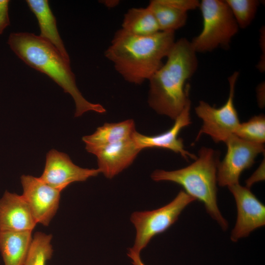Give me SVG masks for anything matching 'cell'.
<instances>
[{
	"mask_svg": "<svg viewBox=\"0 0 265 265\" xmlns=\"http://www.w3.org/2000/svg\"><path fill=\"white\" fill-rule=\"evenodd\" d=\"M260 45L262 49V54L260 61L257 65L258 69L261 72H264L265 69V28L261 29L260 32Z\"/></svg>",
	"mask_w": 265,
	"mask_h": 265,
	"instance_id": "26",
	"label": "cell"
},
{
	"mask_svg": "<svg viewBox=\"0 0 265 265\" xmlns=\"http://www.w3.org/2000/svg\"><path fill=\"white\" fill-rule=\"evenodd\" d=\"M100 173L98 168L80 167L66 154L52 149L47 154L45 168L39 178L61 192L73 183L85 181Z\"/></svg>",
	"mask_w": 265,
	"mask_h": 265,
	"instance_id": "11",
	"label": "cell"
},
{
	"mask_svg": "<svg viewBox=\"0 0 265 265\" xmlns=\"http://www.w3.org/2000/svg\"><path fill=\"white\" fill-rule=\"evenodd\" d=\"M9 0H0V35L10 25L8 14Z\"/></svg>",
	"mask_w": 265,
	"mask_h": 265,
	"instance_id": "24",
	"label": "cell"
},
{
	"mask_svg": "<svg viewBox=\"0 0 265 265\" xmlns=\"http://www.w3.org/2000/svg\"><path fill=\"white\" fill-rule=\"evenodd\" d=\"M225 143L227 153L219 162L217 181L219 186L228 187L239 184L242 172L254 164L257 156L265 152V148L264 144L247 141L235 135Z\"/></svg>",
	"mask_w": 265,
	"mask_h": 265,
	"instance_id": "8",
	"label": "cell"
},
{
	"mask_svg": "<svg viewBox=\"0 0 265 265\" xmlns=\"http://www.w3.org/2000/svg\"><path fill=\"white\" fill-rule=\"evenodd\" d=\"M238 25L245 28L248 26L255 18L260 2L256 0H225Z\"/></svg>",
	"mask_w": 265,
	"mask_h": 265,
	"instance_id": "21",
	"label": "cell"
},
{
	"mask_svg": "<svg viewBox=\"0 0 265 265\" xmlns=\"http://www.w3.org/2000/svg\"><path fill=\"white\" fill-rule=\"evenodd\" d=\"M237 208V218L231 234V239L237 242L265 224V206L250 191L239 184L228 186Z\"/></svg>",
	"mask_w": 265,
	"mask_h": 265,
	"instance_id": "9",
	"label": "cell"
},
{
	"mask_svg": "<svg viewBox=\"0 0 265 265\" xmlns=\"http://www.w3.org/2000/svg\"><path fill=\"white\" fill-rule=\"evenodd\" d=\"M190 104V100L175 119L173 126L162 133L149 136L135 131L133 138L137 147L141 150L145 148L166 149L181 154L186 159L191 158L195 160L197 156L185 150L183 139L178 137L180 131L191 123Z\"/></svg>",
	"mask_w": 265,
	"mask_h": 265,
	"instance_id": "12",
	"label": "cell"
},
{
	"mask_svg": "<svg viewBox=\"0 0 265 265\" xmlns=\"http://www.w3.org/2000/svg\"><path fill=\"white\" fill-rule=\"evenodd\" d=\"M121 28L138 36L151 35L160 31L155 16L148 6L129 9L124 14Z\"/></svg>",
	"mask_w": 265,
	"mask_h": 265,
	"instance_id": "18",
	"label": "cell"
},
{
	"mask_svg": "<svg viewBox=\"0 0 265 265\" xmlns=\"http://www.w3.org/2000/svg\"><path fill=\"white\" fill-rule=\"evenodd\" d=\"M166 4L180 10L187 12L199 7L200 1L197 0H161Z\"/></svg>",
	"mask_w": 265,
	"mask_h": 265,
	"instance_id": "23",
	"label": "cell"
},
{
	"mask_svg": "<svg viewBox=\"0 0 265 265\" xmlns=\"http://www.w3.org/2000/svg\"><path fill=\"white\" fill-rule=\"evenodd\" d=\"M32 240L31 231H0V252L4 265H24Z\"/></svg>",
	"mask_w": 265,
	"mask_h": 265,
	"instance_id": "17",
	"label": "cell"
},
{
	"mask_svg": "<svg viewBox=\"0 0 265 265\" xmlns=\"http://www.w3.org/2000/svg\"><path fill=\"white\" fill-rule=\"evenodd\" d=\"M135 131L134 121L129 119L105 123L92 134L84 136L82 139L87 151L93 154L102 148L132 137Z\"/></svg>",
	"mask_w": 265,
	"mask_h": 265,
	"instance_id": "15",
	"label": "cell"
},
{
	"mask_svg": "<svg viewBox=\"0 0 265 265\" xmlns=\"http://www.w3.org/2000/svg\"><path fill=\"white\" fill-rule=\"evenodd\" d=\"M219 154L202 147L195 161L188 166L173 171L156 170L152 179L156 182L170 181L183 187L190 196L203 203L207 212L224 231L228 223L219 210L217 202V172Z\"/></svg>",
	"mask_w": 265,
	"mask_h": 265,
	"instance_id": "4",
	"label": "cell"
},
{
	"mask_svg": "<svg viewBox=\"0 0 265 265\" xmlns=\"http://www.w3.org/2000/svg\"><path fill=\"white\" fill-rule=\"evenodd\" d=\"M26 2L38 21L40 30L39 36L52 45L70 62L69 55L58 31L56 19L48 0H26Z\"/></svg>",
	"mask_w": 265,
	"mask_h": 265,
	"instance_id": "16",
	"label": "cell"
},
{
	"mask_svg": "<svg viewBox=\"0 0 265 265\" xmlns=\"http://www.w3.org/2000/svg\"><path fill=\"white\" fill-rule=\"evenodd\" d=\"M141 150L132 137L103 148L94 153L97 159L98 169L111 179L129 166Z\"/></svg>",
	"mask_w": 265,
	"mask_h": 265,
	"instance_id": "14",
	"label": "cell"
},
{
	"mask_svg": "<svg viewBox=\"0 0 265 265\" xmlns=\"http://www.w3.org/2000/svg\"><path fill=\"white\" fill-rule=\"evenodd\" d=\"M52 235L36 232L32 238L31 244L24 265H46L53 255L51 241Z\"/></svg>",
	"mask_w": 265,
	"mask_h": 265,
	"instance_id": "20",
	"label": "cell"
},
{
	"mask_svg": "<svg viewBox=\"0 0 265 265\" xmlns=\"http://www.w3.org/2000/svg\"><path fill=\"white\" fill-rule=\"evenodd\" d=\"M153 12L160 31H174L186 24L187 13L163 3L161 0H152L147 6Z\"/></svg>",
	"mask_w": 265,
	"mask_h": 265,
	"instance_id": "19",
	"label": "cell"
},
{
	"mask_svg": "<svg viewBox=\"0 0 265 265\" xmlns=\"http://www.w3.org/2000/svg\"><path fill=\"white\" fill-rule=\"evenodd\" d=\"M199 8L203 25L199 34L190 41L195 52L206 53L227 47L239 27L225 1L202 0Z\"/></svg>",
	"mask_w": 265,
	"mask_h": 265,
	"instance_id": "5",
	"label": "cell"
},
{
	"mask_svg": "<svg viewBox=\"0 0 265 265\" xmlns=\"http://www.w3.org/2000/svg\"><path fill=\"white\" fill-rule=\"evenodd\" d=\"M37 224L22 195L6 190L0 199V231H31Z\"/></svg>",
	"mask_w": 265,
	"mask_h": 265,
	"instance_id": "13",
	"label": "cell"
},
{
	"mask_svg": "<svg viewBox=\"0 0 265 265\" xmlns=\"http://www.w3.org/2000/svg\"><path fill=\"white\" fill-rule=\"evenodd\" d=\"M195 200L184 190H181L172 201L161 208L133 212L131 221L135 228L136 235L129 253L140 256L151 239L168 229L177 220L183 210Z\"/></svg>",
	"mask_w": 265,
	"mask_h": 265,
	"instance_id": "6",
	"label": "cell"
},
{
	"mask_svg": "<svg viewBox=\"0 0 265 265\" xmlns=\"http://www.w3.org/2000/svg\"><path fill=\"white\" fill-rule=\"evenodd\" d=\"M265 162L264 160L261 164L258 169L255 172L253 175L246 181V187L250 188L255 182L262 181L265 179Z\"/></svg>",
	"mask_w": 265,
	"mask_h": 265,
	"instance_id": "25",
	"label": "cell"
},
{
	"mask_svg": "<svg viewBox=\"0 0 265 265\" xmlns=\"http://www.w3.org/2000/svg\"><path fill=\"white\" fill-rule=\"evenodd\" d=\"M239 76L235 72L228 78L229 94L226 103L217 108L208 103L200 101L195 107L198 117L203 121V125L198 132V140L203 134H206L216 143L226 141L235 133L240 123L234 106V98L235 86Z\"/></svg>",
	"mask_w": 265,
	"mask_h": 265,
	"instance_id": "7",
	"label": "cell"
},
{
	"mask_svg": "<svg viewBox=\"0 0 265 265\" xmlns=\"http://www.w3.org/2000/svg\"><path fill=\"white\" fill-rule=\"evenodd\" d=\"M7 44L26 64L47 75L72 96L76 106L75 117L89 111L106 112L101 105L91 103L83 97L77 86L70 62L50 43L33 33L14 32L9 35Z\"/></svg>",
	"mask_w": 265,
	"mask_h": 265,
	"instance_id": "3",
	"label": "cell"
},
{
	"mask_svg": "<svg viewBox=\"0 0 265 265\" xmlns=\"http://www.w3.org/2000/svg\"><path fill=\"white\" fill-rule=\"evenodd\" d=\"M22 196L37 224L48 226L58 209L61 191L31 175L21 177Z\"/></svg>",
	"mask_w": 265,
	"mask_h": 265,
	"instance_id": "10",
	"label": "cell"
},
{
	"mask_svg": "<svg viewBox=\"0 0 265 265\" xmlns=\"http://www.w3.org/2000/svg\"><path fill=\"white\" fill-rule=\"evenodd\" d=\"M235 135L247 141L264 144L265 141V116H254L248 121L240 123Z\"/></svg>",
	"mask_w": 265,
	"mask_h": 265,
	"instance_id": "22",
	"label": "cell"
},
{
	"mask_svg": "<svg viewBox=\"0 0 265 265\" xmlns=\"http://www.w3.org/2000/svg\"><path fill=\"white\" fill-rule=\"evenodd\" d=\"M175 32L160 31L149 36L129 33L121 28L115 33L105 57L128 82L141 84L163 65L175 42Z\"/></svg>",
	"mask_w": 265,
	"mask_h": 265,
	"instance_id": "1",
	"label": "cell"
},
{
	"mask_svg": "<svg viewBox=\"0 0 265 265\" xmlns=\"http://www.w3.org/2000/svg\"><path fill=\"white\" fill-rule=\"evenodd\" d=\"M196 53L186 38L175 41L165 63L149 80L148 102L157 113L175 120L190 101L186 82L197 69Z\"/></svg>",
	"mask_w": 265,
	"mask_h": 265,
	"instance_id": "2",
	"label": "cell"
},
{
	"mask_svg": "<svg viewBox=\"0 0 265 265\" xmlns=\"http://www.w3.org/2000/svg\"><path fill=\"white\" fill-rule=\"evenodd\" d=\"M128 256L132 260L134 265H145L142 262L140 256L134 254H128Z\"/></svg>",
	"mask_w": 265,
	"mask_h": 265,
	"instance_id": "27",
	"label": "cell"
},
{
	"mask_svg": "<svg viewBox=\"0 0 265 265\" xmlns=\"http://www.w3.org/2000/svg\"><path fill=\"white\" fill-rule=\"evenodd\" d=\"M101 2L108 8H112L117 6L119 3V1L116 0H106L101 1Z\"/></svg>",
	"mask_w": 265,
	"mask_h": 265,
	"instance_id": "28",
	"label": "cell"
}]
</instances>
